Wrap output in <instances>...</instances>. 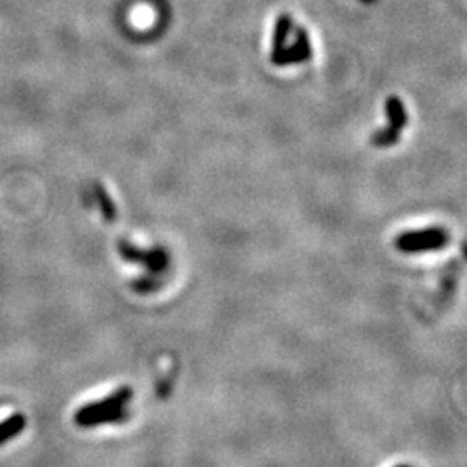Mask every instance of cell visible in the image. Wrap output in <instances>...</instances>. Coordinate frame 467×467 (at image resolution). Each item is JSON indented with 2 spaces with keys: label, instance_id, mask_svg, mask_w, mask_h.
<instances>
[{
  "label": "cell",
  "instance_id": "obj_1",
  "mask_svg": "<svg viewBox=\"0 0 467 467\" xmlns=\"http://www.w3.org/2000/svg\"><path fill=\"white\" fill-rule=\"evenodd\" d=\"M130 387H120L109 396L92 401L76 410L75 422L80 428H97L104 424H120L128 419V403L131 400Z\"/></svg>",
  "mask_w": 467,
  "mask_h": 467
},
{
  "label": "cell",
  "instance_id": "obj_2",
  "mask_svg": "<svg viewBox=\"0 0 467 467\" xmlns=\"http://www.w3.org/2000/svg\"><path fill=\"white\" fill-rule=\"evenodd\" d=\"M446 235L441 230H425L417 234H407L400 237V248L405 251H419V249H432L445 244Z\"/></svg>",
  "mask_w": 467,
  "mask_h": 467
},
{
  "label": "cell",
  "instance_id": "obj_3",
  "mask_svg": "<svg viewBox=\"0 0 467 467\" xmlns=\"http://www.w3.org/2000/svg\"><path fill=\"white\" fill-rule=\"evenodd\" d=\"M291 30V17L287 14H282V16L277 19L275 24V31H273V61L279 62L280 57H282L284 51H286V40L287 35H289Z\"/></svg>",
  "mask_w": 467,
  "mask_h": 467
},
{
  "label": "cell",
  "instance_id": "obj_4",
  "mask_svg": "<svg viewBox=\"0 0 467 467\" xmlns=\"http://www.w3.org/2000/svg\"><path fill=\"white\" fill-rule=\"evenodd\" d=\"M24 428H26V417L21 414H14L0 422V445L19 436Z\"/></svg>",
  "mask_w": 467,
  "mask_h": 467
},
{
  "label": "cell",
  "instance_id": "obj_5",
  "mask_svg": "<svg viewBox=\"0 0 467 467\" xmlns=\"http://www.w3.org/2000/svg\"><path fill=\"white\" fill-rule=\"evenodd\" d=\"M308 55H310V42H308L304 28H300V30H297L296 44H294L291 48H286V51H284L282 57H280L279 62H282L284 57H293L291 61H304Z\"/></svg>",
  "mask_w": 467,
  "mask_h": 467
},
{
  "label": "cell",
  "instance_id": "obj_6",
  "mask_svg": "<svg viewBox=\"0 0 467 467\" xmlns=\"http://www.w3.org/2000/svg\"><path fill=\"white\" fill-rule=\"evenodd\" d=\"M398 467H410V466H398Z\"/></svg>",
  "mask_w": 467,
  "mask_h": 467
}]
</instances>
